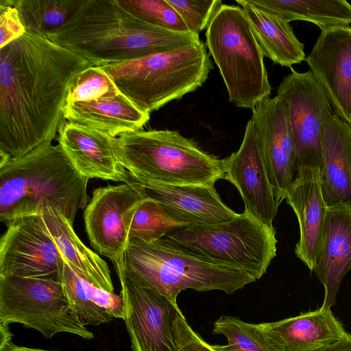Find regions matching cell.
Segmentation results:
<instances>
[{
  "label": "cell",
  "instance_id": "cell-1",
  "mask_svg": "<svg viewBox=\"0 0 351 351\" xmlns=\"http://www.w3.org/2000/svg\"><path fill=\"white\" fill-rule=\"evenodd\" d=\"M93 65L29 31L0 48V165L51 143L71 82Z\"/></svg>",
  "mask_w": 351,
  "mask_h": 351
},
{
  "label": "cell",
  "instance_id": "cell-2",
  "mask_svg": "<svg viewBox=\"0 0 351 351\" xmlns=\"http://www.w3.org/2000/svg\"><path fill=\"white\" fill-rule=\"evenodd\" d=\"M53 43L102 66L201 41L199 35L148 24L117 0H82L69 20L47 37Z\"/></svg>",
  "mask_w": 351,
  "mask_h": 351
},
{
  "label": "cell",
  "instance_id": "cell-3",
  "mask_svg": "<svg viewBox=\"0 0 351 351\" xmlns=\"http://www.w3.org/2000/svg\"><path fill=\"white\" fill-rule=\"evenodd\" d=\"M88 180L58 144H43L0 165V221L7 224L51 207L73 224L87 205Z\"/></svg>",
  "mask_w": 351,
  "mask_h": 351
},
{
  "label": "cell",
  "instance_id": "cell-4",
  "mask_svg": "<svg viewBox=\"0 0 351 351\" xmlns=\"http://www.w3.org/2000/svg\"><path fill=\"white\" fill-rule=\"evenodd\" d=\"M121 265L128 275L175 301L188 289L232 294L257 280L243 269L195 256L162 238L152 243L130 239Z\"/></svg>",
  "mask_w": 351,
  "mask_h": 351
},
{
  "label": "cell",
  "instance_id": "cell-5",
  "mask_svg": "<svg viewBox=\"0 0 351 351\" xmlns=\"http://www.w3.org/2000/svg\"><path fill=\"white\" fill-rule=\"evenodd\" d=\"M101 67L123 95L150 114L202 86L213 64L201 40Z\"/></svg>",
  "mask_w": 351,
  "mask_h": 351
},
{
  "label": "cell",
  "instance_id": "cell-6",
  "mask_svg": "<svg viewBox=\"0 0 351 351\" xmlns=\"http://www.w3.org/2000/svg\"><path fill=\"white\" fill-rule=\"evenodd\" d=\"M116 152L125 170L152 182L214 185L223 178L222 159L174 130L121 134L116 138Z\"/></svg>",
  "mask_w": 351,
  "mask_h": 351
},
{
  "label": "cell",
  "instance_id": "cell-7",
  "mask_svg": "<svg viewBox=\"0 0 351 351\" xmlns=\"http://www.w3.org/2000/svg\"><path fill=\"white\" fill-rule=\"evenodd\" d=\"M206 45L219 68L228 99L252 109L269 97L264 56L241 6L222 4L206 32Z\"/></svg>",
  "mask_w": 351,
  "mask_h": 351
},
{
  "label": "cell",
  "instance_id": "cell-8",
  "mask_svg": "<svg viewBox=\"0 0 351 351\" xmlns=\"http://www.w3.org/2000/svg\"><path fill=\"white\" fill-rule=\"evenodd\" d=\"M162 239L195 256L243 269L256 280L266 273L277 252L274 226L245 210L224 223L174 229Z\"/></svg>",
  "mask_w": 351,
  "mask_h": 351
},
{
  "label": "cell",
  "instance_id": "cell-9",
  "mask_svg": "<svg viewBox=\"0 0 351 351\" xmlns=\"http://www.w3.org/2000/svg\"><path fill=\"white\" fill-rule=\"evenodd\" d=\"M121 261L114 266L121 287L123 319L132 351H179L197 333L177 301L128 275Z\"/></svg>",
  "mask_w": 351,
  "mask_h": 351
},
{
  "label": "cell",
  "instance_id": "cell-10",
  "mask_svg": "<svg viewBox=\"0 0 351 351\" xmlns=\"http://www.w3.org/2000/svg\"><path fill=\"white\" fill-rule=\"evenodd\" d=\"M19 323L47 339L68 332L94 337L72 310L60 280L0 276V324Z\"/></svg>",
  "mask_w": 351,
  "mask_h": 351
},
{
  "label": "cell",
  "instance_id": "cell-11",
  "mask_svg": "<svg viewBox=\"0 0 351 351\" xmlns=\"http://www.w3.org/2000/svg\"><path fill=\"white\" fill-rule=\"evenodd\" d=\"M277 90L287 107L295 141L298 167H321L322 131L335 113L323 88L311 71L299 73L291 68Z\"/></svg>",
  "mask_w": 351,
  "mask_h": 351
},
{
  "label": "cell",
  "instance_id": "cell-12",
  "mask_svg": "<svg viewBox=\"0 0 351 351\" xmlns=\"http://www.w3.org/2000/svg\"><path fill=\"white\" fill-rule=\"evenodd\" d=\"M144 198L128 184L96 189L84 212L91 245L114 265L123 259L134 215Z\"/></svg>",
  "mask_w": 351,
  "mask_h": 351
},
{
  "label": "cell",
  "instance_id": "cell-13",
  "mask_svg": "<svg viewBox=\"0 0 351 351\" xmlns=\"http://www.w3.org/2000/svg\"><path fill=\"white\" fill-rule=\"evenodd\" d=\"M6 225L0 241V276L60 280L61 256L40 214Z\"/></svg>",
  "mask_w": 351,
  "mask_h": 351
},
{
  "label": "cell",
  "instance_id": "cell-14",
  "mask_svg": "<svg viewBox=\"0 0 351 351\" xmlns=\"http://www.w3.org/2000/svg\"><path fill=\"white\" fill-rule=\"evenodd\" d=\"M252 110L251 120L276 199L280 205L298 169L295 141L287 107L276 95L263 100Z\"/></svg>",
  "mask_w": 351,
  "mask_h": 351
},
{
  "label": "cell",
  "instance_id": "cell-15",
  "mask_svg": "<svg viewBox=\"0 0 351 351\" xmlns=\"http://www.w3.org/2000/svg\"><path fill=\"white\" fill-rule=\"evenodd\" d=\"M123 182L143 198L159 203L169 215L186 225H215L238 215L223 202L214 185L162 184L137 177L127 170Z\"/></svg>",
  "mask_w": 351,
  "mask_h": 351
},
{
  "label": "cell",
  "instance_id": "cell-16",
  "mask_svg": "<svg viewBox=\"0 0 351 351\" xmlns=\"http://www.w3.org/2000/svg\"><path fill=\"white\" fill-rule=\"evenodd\" d=\"M223 174L239 192L245 210L260 222L273 226L279 206L262 156L254 125L246 124L239 149L222 159Z\"/></svg>",
  "mask_w": 351,
  "mask_h": 351
},
{
  "label": "cell",
  "instance_id": "cell-17",
  "mask_svg": "<svg viewBox=\"0 0 351 351\" xmlns=\"http://www.w3.org/2000/svg\"><path fill=\"white\" fill-rule=\"evenodd\" d=\"M306 60L335 114L351 127V27L322 30Z\"/></svg>",
  "mask_w": 351,
  "mask_h": 351
},
{
  "label": "cell",
  "instance_id": "cell-18",
  "mask_svg": "<svg viewBox=\"0 0 351 351\" xmlns=\"http://www.w3.org/2000/svg\"><path fill=\"white\" fill-rule=\"evenodd\" d=\"M285 199L299 224L300 237L295 254L313 271L320 251L327 206L322 193L320 168L298 167Z\"/></svg>",
  "mask_w": 351,
  "mask_h": 351
},
{
  "label": "cell",
  "instance_id": "cell-19",
  "mask_svg": "<svg viewBox=\"0 0 351 351\" xmlns=\"http://www.w3.org/2000/svg\"><path fill=\"white\" fill-rule=\"evenodd\" d=\"M116 138L83 125L63 121L58 145L73 167L84 177L123 182L125 169L116 152Z\"/></svg>",
  "mask_w": 351,
  "mask_h": 351
},
{
  "label": "cell",
  "instance_id": "cell-20",
  "mask_svg": "<svg viewBox=\"0 0 351 351\" xmlns=\"http://www.w3.org/2000/svg\"><path fill=\"white\" fill-rule=\"evenodd\" d=\"M351 270V204L326 206L319 254L313 271L324 288L322 306L336 303L341 282Z\"/></svg>",
  "mask_w": 351,
  "mask_h": 351
},
{
  "label": "cell",
  "instance_id": "cell-21",
  "mask_svg": "<svg viewBox=\"0 0 351 351\" xmlns=\"http://www.w3.org/2000/svg\"><path fill=\"white\" fill-rule=\"evenodd\" d=\"M258 326L274 351H310L340 339L348 332L335 318L330 308L319 309Z\"/></svg>",
  "mask_w": 351,
  "mask_h": 351
},
{
  "label": "cell",
  "instance_id": "cell-22",
  "mask_svg": "<svg viewBox=\"0 0 351 351\" xmlns=\"http://www.w3.org/2000/svg\"><path fill=\"white\" fill-rule=\"evenodd\" d=\"M320 175L327 206L351 204V127L335 113L324 125Z\"/></svg>",
  "mask_w": 351,
  "mask_h": 351
},
{
  "label": "cell",
  "instance_id": "cell-23",
  "mask_svg": "<svg viewBox=\"0 0 351 351\" xmlns=\"http://www.w3.org/2000/svg\"><path fill=\"white\" fill-rule=\"evenodd\" d=\"M149 113L136 107L121 93L94 100L66 104L64 119L105 132L112 137L141 130Z\"/></svg>",
  "mask_w": 351,
  "mask_h": 351
},
{
  "label": "cell",
  "instance_id": "cell-24",
  "mask_svg": "<svg viewBox=\"0 0 351 351\" xmlns=\"http://www.w3.org/2000/svg\"><path fill=\"white\" fill-rule=\"evenodd\" d=\"M40 215L59 254L70 267L90 283L114 293L108 264L82 243L73 224L60 212L51 207L44 208Z\"/></svg>",
  "mask_w": 351,
  "mask_h": 351
},
{
  "label": "cell",
  "instance_id": "cell-25",
  "mask_svg": "<svg viewBox=\"0 0 351 351\" xmlns=\"http://www.w3.org/2000/svg\"><path fill=\"white\" fill-rule=\"evenodd\" d=\"M59 280L64 293L81 323L98 326L123 318L121 295L104 290L77 274L60 258Z\"/></svg>",
  "mask_w": 351,
  "mask_h": 351
},
{
  "label": "cell",
  "instance_id": "cell-26",
  "mask_svg": "<svg viewBox=\"0 0 351 351\" xmlns=\"http://www.w3.org/2000/svg\"><path fill=\"white\" fill-rule=\"evenodd\" d=\"M243 10L264 56L274 64L291 68L305 60L304 45L289 22L256 7L249 0H236Z\"/></svg>",
  "mask_w": 351,
  "mask_h": 351
},
{
  "label": "cell",
  "instance_id": "cell-27",
  "mask_svg": "<svg viewBox=\"0 0 351 351\" xmlns=\"http://www.w3.org/2000/svg\"><path fill=\"white\" fill-rule=\"evenodd\" d=\"M283 20L305 21L321 30L351 23V5L345 0H249Z\"/></svg>",
  "mask_w": 351,
  "mask_h": 351
},
{
  "label": "cell",
  "instance_id": "cell-28",
  "mask_svg": "<svg viewBox=\"0 0 351 351\" xmlns=\"http://www.w3.org/2000/svg\"><path fill=\"white\" fill-rule=\"evenodd\" d=\"M82 0H12L26 31L43 37L64 25Z\"/></svg>",
  "mask_w": 351,
  "mask_h": 351
},
{
  "label": "cell",
  "instance_id": "cell-29",
  "mask_svg": "<svg viewBox=\"0 0 351 351\" xmlns=\"http://www.w3.org/2000/svg\"><path fill=\"white\" fill-rule=\"evenodd\" d=\"M213 333L224 335L228 341L226 345H213L217 351H274L258 324L221 315L213 323Z\"/></svg>",
  "mask_w": 351,
  "mask_h": 351
},
{
  "label": "cell",
  "instance_id": "cell-30",
  "mask_svg": "<svg viewBox=\"0 0 351 351\" xmlns=\"http://www.w3.org/2000/svg\"><path fill=\"white\" fill-rule=\"evenodd\" d=\"M186 226L169 215L159 203L144 198L134 215L129 239L152 243L170 231Z\"/></svg>",
  "mask_w": 351,
  "mask_h": 351
},
{
  "label": "cell",
  "instance_id": "cell-31",
  "mask_svg": "<svg viewBox=\"0 0 351 351\" xmlns=\"http://www.w3.org/2000/svg\"><path fill=\"white\" fill-rule=\"evenodd\" d=\"M130 14L152 25L178 32L188 27L167 0H117Z\"/></svg>",
  "mask_w": 351,
  "mask_h": 351
},
{
  "label": "cell",
  "instance_id": "cell-32",
  "mask_svg": "<svg viewBox=\"0 0 351 351\" xmlns=\"http://www.w3.org/2000/svg\"><path fill=\"white\" fill-rule=\"evenodd\" d=\"M119 94L121 93L111 77L101 66L93 65L75 76L69 86L66 104L94 100Z\"/></svg>",
  "mask_w": 351,
  "mask_h": 351
},
{
  "label": "cell",
  "instance_id": "cell-33",
  "mask_svg": "<svg viewBox=\"0 0 351 351\" xmlns=\"http://www.w3.org/2000/svg\"><path fill=\"white\" fill-rule=\"evenodd\" d=\"M175 9L189 30L195 34L207 29L222 5L220 0H167Z\"/></svg>",
  "mask_w": 351,
  "mask_h": 351
},
{
  "label": "cell",
  "instance_id": "cell-34",
  "mask_svg": "<svg viewBox=\"0 0 351 351\" xmlns=\"http://www.w3.org/2000/svg\"><path fill=\"white\" fill-rule=\"evenodd\" d=\"M25 32L12 0H0V48L16 40Z\"/></svg>",
  "mask_w": 351,
  "mask_h": 351
},
{
  "label": "cell",
  "instance_id": "cell-35",
  "mask_svg": "<svg viewBox=\"0 0 351 351\" xmlns=\"http://www.w3.org/2000/svg\"><path fill=\"white\" fill-rule=\"evenodd\" d=\"M310 351H351V334L332 341Z\"/></svg>",
  "mask_w": 351,
  "mask_h": 351
},
{
  "label": "cell",
  "instance_id": "cell-36",
  "mask_svg": "<svg viewBox=\"0 0 351 351\" xmlns=\"http://www.w3.org/2000/svg\"><path fill=\"white\" fill-rule=\"evenodd\" d=\"M179 351H217L213 345L208 343L198 334L182 347Z\"/></svg>",
  "mask_w": 351,
  "mask_h": 351
},
{
  "label": "cell",
  "instance_id": "cell-37",
  "mask_svg": "<svg viewBox=\"0 0 351 351\" xmlns=\"http://www.w3.org/2000/svg\"><path fill=\"white\" fill-rule=\"evenodd\" d=\"M0 351H60V350H47L40 348H32L25 346L15 345L12 341L8 343L0 348Z\"/></svg>",
  "mask_w": 351,
  "mask_h": 351
},
{
  "label": "cell",
  "instance_id": "cell-38",
  "mask_svg": "<svg viewBox=\"0 0 351 351\" xmlns=\"http://www.w3.org/2000/svg\"><path fill=\"white\" fill-rule=\"evenodd\" d=\"M1 343L0 348L12 341V334L9 330L8 326L0 324Z\"/></svg>",
  "mask_w": 351,
  "mask_h": 351
}]
</instances>
